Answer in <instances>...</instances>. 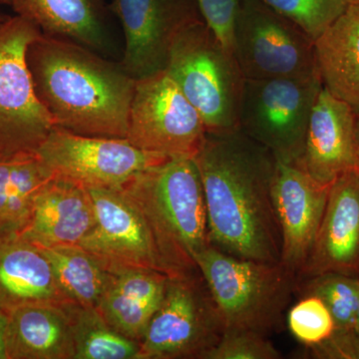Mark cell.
<instances>
[{
  "instance_id": "e0dca14e",
  "label": "cell",
  "mask_w": 359,
  "mask_h": 359,
  "mask_svg": "<svg viewBox=\"0 0 359 359\" xmlns=\"http://www.w3.org/2000/svg\"><path fill=\"white\" fill-rule=\"evenodd\" d=\"M96 223L88 189L53 176L39 191L20 238L39 249L79 245Z\"/></svg>"
},
{
  "instance_id": "7402d4cb",
  "label": "cell",
  "mask_w": 359,
  "mask_h": 359,
  "mask_svg": "<svg viewBox=\"0 0 359 359\" xmlns=\"http://www.w3.org/2000/svg\"><path fill=\"white\" fill-rule=\"evenodd\" d=\"M314 50L323 87L359 113V4H347Z\"/></svg>"
},
{
  "instance_id": "d590c367",
  "label": "cell",
  "mask_w": 359,
  "mask_h": 359,
  "mask_svg": "<svg viewBox=\"0 0 359 359\" xmlns=\"http://www.w3.org/2000/svg\"><path fill=\"white\" fill-rule=\"evenodd\" d=\"M7 16H8V15H6V14H4V13H0V21H2V20H6V18H7Z\"/></svg>"
},
{
  "instance_id": "8fae6325",
  "label": "cell",
  "mask_w": 359,
  "mask_h": 359,
  "mask_svg": "<svg viewBox=\"0 0 359 359\" xmlns=\"http://www.w3.org/2000/svg\"><path fill=\"white\" fill-rule=\"evenodd\" d=\"M52 176L86 189L120 190L137 174L170 158L135 147L127 139L82 136L54 127L37 151Z\"/></svg>"
},
{
  "instance_id": "ac0fdd59",
  "label": "cell",
  "mask_w": 359,
  "mask_h": 359,
  "mask_svg": "<svg viewBox=\"0 0 359 359\" xmlns=\"http://www.w3.org/2000/svg\"><path fill=\"white\" fill-rule=\"evenodd\" d=\"M73 302L27 304L6 313V359H74Z\"/></svg>"
},
{
  "instance_id": "4316f807",
  "label": "cell",
  "mask_w": 359,
  "mask_h": 359,
  "mask_svg": "<svg viewBox=\"0 0 359 359\" xmlns=\"http://www.w3.org/2000/svg\"><path fill=\"white\" fill-rule=\"evenodd\" d=\"M287 325L297 341L311 351L327 344L334 334L335 323L327 304L313 294L302 295L290 309Z\"/></svg>"
},
{
  "instance_id": "cb8c5ba5",
  "label": "cell",
  "mask_w": 359,
  "mask_h": 359,
  "mask_svg": "<svg viewBox=\"0 0 359 359\" xmlns=\"http://www.w3.org/2000/svg\"><path fill=\"white\" fill-rule=\"evenodd\" d=\"M52 177L37 155L0 161V242L20 237L39 191Z\"/></svg>"
},
{
  "instance_id": "52a82bcc",
  "label": "cell",
  "mask_w": 359,
  "mask_h": 359,
  "mask_svg": "<svg viewBox=\"0 0 359 359\" xmlns=\"http://www.w3.org/2000/svg\"><path fill=\"white\" fill-rule=\"evenodd\" d=\"M323 87L320 75L245 79L238 129L268 149L276 160L299 162L311 111Z\"/></svg>"
},
{
  "instance_id": "9a60e30c",
  "label": "cell",
  "mask_w": 359,
  "mask_h": 359,
  "mask_svg": "<svg viewBox=\"0 0 359 359\" xmlns=\"http://www.w3.org/2000/svg\"><path fill=\"white\" fill-rule=\"evenodd\" d=\"M337 273L359 278V170L332 182L318 233L299 283Z\"/></svg>"
},
{
  "instance_id": "8992f818",
  "label": "cell",
  "mask_w": 359,
  "mask_h": 359,
  "mask_svg": "<svg viewBox=\"0 0 359 359\" xmlns=\"http://www.w3.org/2000/svg\"><path fill=\"white\" fill-rule=\"evenodd\" d=\"M41 32L20 15L0 21V161L37 155L55 127L35 93L26 61Z\"/></svg>"
},
{
  "instance_id": "d6986e66",
  "label": "cell",
  "mask_w": 359,
  "mask_h": 359,
  "mask_svg": "<svg viewBox=\"0 0 359 359\" xmlns=\"http://www.w3.org/2000/svg\"><path fill=\"white\" fill-rule=\"evenodd\" d=\"M11 6L46 36L81 45L101 55L112 51L102 0H11Z\"/></svg>"
},
{
  "instance_id": "484cf974",
  "label": "cell",
  "mask_w": 359,
  "mask_h": 359,
  "mask_svg": "<svg viewBox=\"0 0 359 359\" xmlns=\"http://www.w3.org/2000/svg\"><path fill=\"white\" fill-rule=\"evenodd\" d=\"M74 359H139L140 344L108 325L96 309L73 304Z\"/></svg>"
},
{
  "instance_id": "5b68a950",
  "label": "cell",
  "mask_w": 359,
  "mask_h": 359,
  "mask_svg": "<svg viewBox=\"0 0 359 359\" xmlns=\"http://www.w3.org/2000/svg\"><path fill=\"white\" fill-rule=\"evenodd\" d=\"M165 71L199 112L207 133L238 129L245 78L233 52L204 20L181 32Z\"/></svg>"
},
{
  "instance_id": "1f68e13d",
  "label": "cell",
  "mask_w": 359,
  "mask_h": 359,
  "mask_svg": "<svg viewBox=\"0 0 359 359\" xmlns=\"http://www.w3.org/2000/svg\"><path fill=\"white\" fill-rule=\"evenodd\" d=\"M356 168L359 170V113L356 116L355 129Z\"/></svg>"
},
{
  "instance_id": "44dd1931",
  "label": "cell",
  "mask_w": 359,
  "mask_h": 359,
  "mask_svg": "<svg viewBox=\"0 0 359 359\" xmlns=\"http://www.w3.org/2000/svg\"><path fill=\"white\" fill-rule=\"evenodd\" d=\"M168 278L151 269L114 275L97 311L115 330L140 344L162 304Z\"/></svg>"
},
{
  "instance_id": "83f0119b",
  "label": "cell",
  "mask_w": 359,
  "mask_h": 359,
  "mask_svg": "<svg viewBox=\"0 0 359 359\" xmlns=\"http://www.w3.org/2000/svg\"><path fill=\"white\" fill-rule=\"evenodd\" d=\"M302 27L313 40L325 32L347 6L346 0H261Z\"/></svg>"
},
{
  "instance_id": "277c9868",
  "label": "cell",
  "mask_w": 359,
  "mask_h": 359,
  "mask_svg": "<svg viewBox=\"0 0 359 359\" xmlns=\"http://www.w3.org/2000/svg\"><path fill=\"white\" fill-rule=\"evenodd\" d=\"M195 261L226 330H249L266 337L278 330L299 283L283 264L238 259L212 245Z\"/></svg>"
},
{
  "instance_id": "7c38bea8",
  "label": "cell",
  "mask_w": 359,
  "mask_h": 359,
  "mask_svg": "<svg viewBox=\"0 0 359 359\" xmlns=\"http://www.w3.org/2000/svg\"><path fill=\"white\" fill-rule=\"evenodd\" d=\"M109 8L124 36L120 63L135 80L166 69L181 32L204 20L198 0H112Z\"/></svg>"
},
{
  "instance_id": "836d02e7",
  "label": "cell",
  "mask_w": 359,
  "mask_h": 359,
  "mask_svg": "<svg viewBox=\"0 0 359 359\" xmlns=\"http://www.w3.org/2000/svg\"><path fill=\"white\" fill-rule=\"evenodd\" d=\"M11 0H0V6H11Z\"/></svg>"
},
{
  "instance_id": "ffe728a7",
  "label": "cell",
  "mask_w": 359,
  "mask_h": 359,
  "mask_svg": "<svg viewBox=\"0 0 359 359\" xmlns=\"http://www.w3.org/2000/svg\"><path fill=\"white\" fill-rule=\"evenodd\" d=\"M71 302L59 287L50 262L22 238L0 242V311L27 304Z\"/></svg>"
},
{
  "instance_id": "2e32d148",
  "label": "cell",
  "mask_w": 359,
  "mask_h": 359,
  "mask_svg": "<svg viewBox=\"0 0 359 359\" xmlns=\"http://www.w3.org/2000/svg\"><path fill=\"white\" fill-rule=\"evenodd\" d=\"M358 113L325 87L314 102L299 164L318 184L330 186L356 168Z\"/></svg>"
},
{
  "instance_id": "6da1fadb",
  "label": "cell",
  "mask_w": 359,
  "mask_h": 359,
  "mask_svg": "<svg viewBox=\"0 0 359 359\" xmlns=\"http://www.w3.org/2000/svg\"><path fill=\"white\" fill-rule=\"evenodd\" d=\"M194 160L211 245L238 259L280 263L282 237L271 197L273 155L237 129L207 133Z\"/></svg>"
},
{
  "instance_id": "9c48e42d",
  "label": "cell",
  "mask_w": 359,
  "mask_h": 359,
  "mask_svg": "<svg viewBox=\"0 0 359 359\" xmlns=\"http://www.w3.org/2000/svg\"><path fill=\"white\" fill-rule=\"evenodd\" d=\"M233 53L245 79L318 74L314 40L261 0H242L233 28Z\"/></svg>"
},
{
  "instance_id": "5bb4252c",
  "label": "cell",
  "mask_w": 359,
  "mask_h": 359,
  "mask_svg": "<svg viewBox=\"0 0 359 359\" xmlns=\"http://www.w3.org/2000/svg\"><path fill=\"white\" fill-rule=\"evenodd\" d=\"M328 190L330 186L314 181L299 162L276 160L271 197L282 237L280 264L297 280L318 233Z\"/></svg>"
},
{
  "instance_id": "d6a6232c",
  "label": "cell",
  "mask_w": 359,
  "mask_h": 359,
  "mask_svg": "<svg viewBox=\"0 0 359 359\" xmlns=\"http://www.w3.org/2000/svg\"><path fill=\"white\" fill-rule=\"evenodd\" d=\"M356 332H358V334L359 337V301L358 306V313H356Z\"/></svg>"
},
{
  "instance_id": "30bf717a",
  "label": "cell",
  "mask_w": 359,
  "mask_h": 359,
  "mask_svg": "<svg viewBox=\"0 0 359 359\" xmlns=\"http://www.w3.org/2000/svg\"><path fill=\"white\" fill-rule=\"evenodd\" d=\"M207 136L204 121L166 71L136 80L127 140L167 158H194Z\"/></svg>"
},
{
  "instance_id": "d4e9b609",
  "label": "cell",
  "mask_w": 359,
  "mask_h": 359,
  "mask_svg": "<svg viewBox=\"0 0 359 359\" xmlns=\"http://www.w3.org/2000/svg\"><path fill=\"white\" fill-rule=\"evenodd\" d=\"M40 250L50 262L59 287L67 299L82 308L97 309L114 275L105 271L80 245Z\"/></svg>"
},
{
  "instance_id": "603a6c76",
  "label": "cell",
  "mask_w": 359,
  "mask_h": 359,
  "mask_svg": "<svg viewBox=\"0 0 359 359\" xmlns=\"http://www.w3.org/2000/svg\"><path fill=\"white\" fill-rule=\"evenodd\" d=\"M302 283V295L313 294L323 299L335 323L332 339L311 354L316 358L359 359V337L356 332L359 278L327 273L306 278Z\"/></svg>"
},
{
  "instance_id": "3957f363",
  "label": "cell",
  "mask_w": 359,
  "mask_h": 359,
  "mask_svg": "<svg viewBox=\"0 0 359 359\" xmlns=\"http://www.w3.org/2000/svg\"><path fill=\"white\" fill-rule=\"evenodd\" d=\"M120 190L145 219L162 273L174 276L199 271L196 256L211 243L194 158H170L137 174Z\"/></svg>"
},
{
  "instance_id": "f1b7e54d",
  "label": "cell",
  "mask_w": 359,
  "mask_h": 359,
  "mask_svg": "<svg viewBox=\"0 0 359 359\" xmlns=\"http://www.w3.org/2000/svg\"><path fill=\"white\" fill-rule=\"evenodd\" d=\"M282 354L266 335L249 330L229 328L204 359H278Z\"/></svg>"
},
{
  "instance_id": "e575fe53",
  "label": "cell",
  "mask_w": 359,
  "mask_h": 359,
  "mask_svg": "<svg viewBox=\"0 0 359 359\" xmlns=\"http://www.w3.org/2000/svg\"><path fill=\"white\" fill-rule=\"evenodd\" d=\"M347 4H359V0H346Z\"/></svg>"
},
{
  "instance_id": "4fadbf2b",
  "label": "cell",
  "mask_w": 359,
  "mask_h": 359,
  "mask_svg": "<svg viewBox=\"0 0 359 359\" xmlns=\"http://www.w3.org/2000/svg\"><path fill=\"white\" fill-rule=\"evenodd\" d=\"M88 191L96 223L80 247L112 275L137 269L162 273L145 219L128 196L122 190Z\"/></svg>"
},
{
  "instance_id": "4dcf8cb0",
  "label": "cell",
  "mask_w": 359,
  "mask_h": 359,
  "mask_svg": "<svg viewBox=\"0 0 359 359\" xmlns=\"http://www.w3.org/2000/svg\"><path fill=\"white\" fill-rule=\"evenodd\" d=\"M7 325L6 313L0 311V359H6V332Z\"/></svg>"
},
{
  "instance_id": "ba28073f",
  "label": "cell",
  "mask_w": 359,
  "mask_h": 359,
  "mask_svg": "<svg viewBox=\"0 0 359 359\" xmlns=\"http://www.w3.org/2000/svg\"><path fill=\"white\" fill-rule=\"evenodd\" d=\"M226 327L200 271L169 276L140 342L139 359H204Z\"/></svg>"
},
{
  "instance_id": "f546056e",
  "label": "cell",
  "mask_w": 359,
  "mask_h": 359,
  "mask_svg": "<svg viewBox=\"0 0 359 359\" xmlns=\"http://www.w3.org/2000/svg\"><path fill=\"white\" fill-rule=\"evenodd\" d=\"M241 1L242 0H198L203 18L231 52L233 22Z\"/></svg>"
},
{
  "instance_id": "7a4b0ae2",
  "label": "cell",
  "mask_w": 359,
  "mask_h": 359,
  "mask_svg": "<svg viewBox=\"0 0 359 359\" xmlns=\"http://www.w3.org/2000/svg\"><path fill=\"white\" fill-rule=\"evenodd\" d=\"M26 61L35 93L54 125L77 135L126 139L136 80L121 63L41 34Z\"/></svg>"
}]
</instances>
